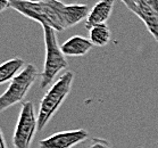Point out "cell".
Segmentation results:
<instances>
[{"label": "cell", "instance_id": "cell-15", "mask_svg": "<svg viewBox=\"0 0 158 148\" xmlns=\"http://www.w3.org/2000/svg\"><path fill=\"white\" fill-rule=\"evenodd\" d=\"M144 1L158 13V0H144Z\"/></svg>", "mask_w": 158, "mask_h": 148}, {"label": "cell", "instance_id": "cell-3", "mask_svg": "<svg viewBox=\"0 0 158 148\" xmlns=\"http://www.w3.org/2000/svg\"><path fill=\"white\" fill-rule=\"evenodd\" d=\"M44 47H46V58L43 71L41 73V83L40 87L44 89L50 84L58 73L63 70L67 69L69 63L66 61V56L61 51V47L58 44L56 30L50 26H42Z\"/></svg>", "mask_w": 158, "mask_h": 148}, {"label": "cell", "instance_id": "cell-1", "mask_svg": "<svg viewBox=\"0 0 158 148\" xmlns=\"http://www.w3.org/2000/svg\"><path fill=\"white\" fill-rule=\"evenodd\" d=\"M9 8L18 11L23 16L40 23L42 26H50L61 32L86 19L90 8L86 5H66L59 0H47L30 2L22 0H10Z\"/></svg>", "mask_w": 158, "mask_h": 148}, {"label": "cell", "instance_id": "cell-12", "mask_svg": "<svg viewBox=\"0 0 158 148\" xmlns=\"http://www.w3.org/2000/svg\"><path fill=\"white\" fill-rule=\"evenodd\" d=\"M89 148H111L109 142L101 138H94Z\"/></svg>", "mask_w": 158, "mask_h": 148}, {"label": "cell", "instance_id": "cell-16", "mask_svg": "<svg viewBox=\"0 0 158 148\" xmlns=\"http://www.w3.org/2000/svg\"><path fill=\"white\" fill-rule=\"evenodd\" d=\"M0 142H1L0 148H7V145H6V140H5V136L2 131L0 132Z\"/></svg>", "mask_w": 158, "mask_h": 148}, {"label": "cell", "instance_id": "cell-13", "mask_svg": "<svg viewBox=\"0 0 158 148\" xmlns=\"http://www.w3.org/2000/svg\"><path fill=\"white\" fill-rule=\"evenodd\" d=\"M121 1L125 5L126 7L129 8L130 11H132L133 14H134V11H135V9H137L138 1H139V0H121Z\"/></svg>", "mask_w": 158, "mask_h": 148}, {"label": "cell", "instance_id": "cell-4", "mask_svg": "<svg viewBox=\"0 0 158 148\" xmlns=\"http://www.w3.org/2000/svg\"><path fill=\"white\" fill-rule=\"evenodd\" d=\"M38 75H41L33 64H29L9 82L7 90L0 96V112L18 104L23 100Z\"/></svg>", "mask_w": 158, "mask_h": 148}, {"label": "cell", "instance_id": "cell-10", "mask_svg": "<svg viewBox=\"0 0 158 148\" xmlns=\"http://www.w3.org/2000/svg\"><path fill=\"white\" fill-rule=\"evenodd\" d=\"M24 59L19 57H14L2 63L0 66V83L4 84L6 82H10L17 75L18 71L24 66Z\"/></svg>", "mask_w": 158, "mask_h": 148}, {"label": "cell", "instance_id": "cell-7", "mask_svg": "<svg viewBox=\"0 0 158 148\" xmlns=\"http://www.w3.org/2000/svg\"><path fill=\"white\" fill-rule=\"evenodd\" d=\"M115 0H99L90 11L85 19V29L90 30L98 24H105L110 17Z\"/></svg>", "mask_w": 158, "mask_h": 148}, {"label": "cell", "instance_id": "cell-14", "mask_svg": "<svg viewBox=\"0 0 158 148\" xmlns=\"http://www.w3.org/2000/svg\"><path fill=\"white\" fill-rule=\"evenodd\" d=\"M10 6V0H0V11H5Z\"/></svg>", "mask_w": 158, "mask_h": 148}, {"label": "cell", "instance_id": "cell-17", "mask_svg": "<svg viewBox=\"0 0 158 148\" xmlns=\"http://www.w3.org/2000/svg\"><path fill=\"white\" fill-rule=\"evenodd\" d=\"M22 1H30V2H40V1H47V0H22Z\"/></svg>", "mask_w": 158, "mask_h": 148}, {"label": "cell", "instance_id": "cell-9", "mask_svg": "<svg viewBox=\"0 0 158 148\" xmlns=\"http://www.w3.org/2000/svg\"><path fill=\"white\" fill-rule=\"evenodd\" d=\"M61 51L67 57H82L94 47L90 39L81 36H73L60 46Z\"/></svg>", "mask_w": 158, "mask_h": 148}, {"label": "cell", "instance_id": "cell-5", "mask_svg": "<svg viewBox=\"0 0 158 148\" xmlns=\"http://www.w3.org/2000/svg\"><path fill=\"white\" fill-rule=\"evenodd\" d=\"M38 131V115L34 105L31 101L22 104L19 116L13 134V145L15 148H30L34 134Z\"/></svg>", "mask_w": 158, "mask_h": 148}, {"label": "cell", "instance_id": "cell-6", "mask_svg": "<svg viewBox=\"0 0 158 148\" xmlns=\"http://www.w3.org/2000/svg\"><path fill=\"white\" fill-rule=\"evenodd\" d=\"M89 138L88 131L84 129L60 131L50 137L40 140V148H73Z\"/></svg>", "mask_w": 158, "mask_h": 148}, {"label": "cell", "instance_id": "cell-2", "mask_svg": "<svg viewBox=\"0 0 158 148\" xmlns=\"http://www.w3.org/2000/svg\"><path fill=\"white\" fill-rule=\"evenodd\" d=\"M74 73L66 72L51 86L40 101L38 112V131H42L51 117L56 114L66 97L71 92Z\"/></svg>", "mask_w": 158, "mask_h": 148}, {"label": "cell", "instance_id": "cell-8", "mask_svg": "<svg viewBox=\"0 0 158 148\" xmlns=\"http://www.w3.org/2000/svg\"><path fill=\"white\" fill-rule=\"evenodd\" d=\"M134 14L140 18L146 25L147 30L150 32V34L155 38V40L158 42V13L154 8L144 1L139 0L138 1L137 9Z\"/></svg>", "mask_w": 158, "mask_h": 148}, {"label": "cell", "instance_id": "cell-11", "mask_svg": "<svg viewBox=\"0 0 158 148\" xmlns=\"http://www.w3.org/2000/svg\"><path fill=\"white\" fill-rule=\"evenodd\" d=\"M110 30L107 24H98L89 30V39L94 46L104 47L110 41Z\"/></svg>", "mask_w": 158, "mask_h": 148}]
</instances>
